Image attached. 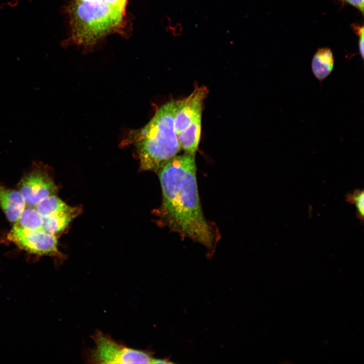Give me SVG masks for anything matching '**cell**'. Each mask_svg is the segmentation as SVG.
I'll return each instance as SVG.
<instances>
[{"mask_svg":"<svg viewBox=\"0 0 364 364\" xmlns=\"http://www.w3.org/2000/svg\"><path fill=\"white\" fill-rule=\"evenodd\" d=\"M43 217L38 212L34 207L26 206L15 225L30 230L42 229Z\"/></svg>","mask_w":364,"mask_h":364,"instance_id":"12","label":"cell"},{"mask_svg":"<svg viewBox=\"0 0 364 364\" xmlns=\"http://www.w3.org/2000/svg\"><path fill=\"white\" fill-rule=\"evenodd\" d=\"M169 357H166L164 358H154L152 363H173Z\"/></svg>","mask_w":364,"mask_h":364,"instance_id":"18","label":"cell"},{"mask_svg":"<svg viewBox=\"0 0 364 364\" xmlns=\"http://www.w3.org/2000/svg\"><path fill=\"white\" fill-rule=\"evenodd\" d=\"M202 111L200 112L189 126L177 135L180 149L185 152L195 154L200 139Z\"/></svg>","mask_w":364,"mask_h":364,"instance_id":"10","label":"cell"},{"mask_svg":"<svg viewBox=\"0 0 364 364\" xmlns=\"http://www.w3.org/2000/svg\"><path fill=\"white\" fill-rule=\"evenodd\" d=\"M208 93L207 87H196L187 97L179 100L174 117L177 135L185 129L196 115L203 110V104Z\"/></svg>","mask_w":364,"mask_h":364,"instance_id":"7","label":"cell"},{"mask_svg":"<svg viewBox=\"0 0 364 364\" xmlns=\"http://www.w3.org/2000/svg\"><path fill=\"white\" fill-rule=\"evenodd\" d=\"M343 3H346L358 9L362 13H363V0H341Z\"/></svg>","mask_w":364,"mask_h":364,"instance_id":"17","label":"cell"},{"mask_svg":"<svg viewBox=\"0 0 364 364\" xmlns=\"http://www.w3.org/2000/svg\"><path fill=\"white\" fill-rule=\"evenodd\" d=\"M33 166L21 179L18 186L26 206L35 207L46 197L55 195L57 191V186L46 167L40 162H35Z\"/></svg>","mask_w":364,"mask_h":364,"instance_id":"6","label":"cell"},{"mask_svg":"<svg viewBox=\"0 0 364 364\" xmlns=\"http://www.w3.org/2000/svg\"><path fill=\"white\" fill-rule=\"evenodd\" d=\"M95 346L87 356V361L94 363H152L153 353L133 349L119 343L101 331L92 336Z\"/></svg>","mask_w":364,"mask_h":364,"instance_id":"4","label":"cell"},{"mask_svg":"<svg viewBox=\"0 0 364 364\" xmlns=\"http://www.w3.org/2000/svg\"><path fill=\"white\" fill-rule=\"evenodd\" d=\"M0 207L9 221L16 223L26 204L19 191L7 189L0 185Z\"/></svg>","mask_w":364,"mask_h":364,"instance_id":"8","label":"cell"},{"mask_svg":"<svg viewBox=\"0 0 364 364\" xmlns=\"http://www.w3.org/2000/svg\"><path fill=\"white\" fill-rule=\"evenodd\" d=\"M78 207H70L68 209L43 217L42 230L55 235H60L68 228L70 223L80 212Z\"/></svg>","mask_w":364,"mask_h":364,"instance_id":"9","label":"cell"},{"mask_svg":"<svg viewBox=\"0 0 364 364\" xmlns=\"http://www.w3.org/2000/svg\"><path fill=\"white\" fill-rule=\"evenodd\" d=\"M334 56L328 48H320L313 56L311 69L314 76L321 82L332 72L334 67Z\"/></svg>","mask_w":364,"mask_h":364,"instance_id":"11","label":"cell"},{"mask_svg":"<svg viewBox=\"0 0 364 364\" xmlns=\"http://www.w3.org/2000/svg\"><path fill=\"white\" fill-rule=\"evenodd\" d=\"M363 195V191L356 190L352 194H348L347 197V200L349 202L355 204L358 217L361 220L363 219L364 211Z\"/></svg>","mask_w":364,"mask_h":364,"instance_id":"14","label":"cell"},{"mask_svg":"<svg viewBox=\"0 0 364 364\" xmlns=\"http://www.w3.org/2000/svg\"><path fill=\"white\" fill-rule=\"evenodd\" d=\"M123 13L103 0L76 1L69 8L72 40L82 45L96 42L121 25Z\"/></svg>","mask_w":364,"mask_h":364,"instance_id":"3","label":"cell"},{"mask_svg":"<svg viewBox=\"0 0 364 364\" xmlns=\"http://www.w3.org/2000/svg\"><path fill=\"white\" fill-rule=\"evenodd\" d=\"M7 238L19 249L29 253L50 256L60 260L64 259V254L59 250L57 236L42 230H26L14 225Z\"/></svg>","mask_w":364,"mask_h":364,"instance_id":"5","label":"cell"},{"mask_svg":"<svg viewBox=\"0 0 364 364\" xmlns=\"http://www.w3.org/2000/svg\"><path fill=\"white\" fill-rule=\"evenodd\" d=\"M70 207L56 195H53L42 200L34 207L42 217H45Z\"/></svg>","mask_w":364,"mask_h":364,"instance_id":"13","label":"cell"},{"mask_svg":"<svg viewBox=\"0 0 364 364\" xmlns=\"http://www.w3.org/2000/svg\"><path fill=\"white\" fill-rule=\"evenodd\" d=\"M352 28L359 37L358 49L361 58L363 59V27L359 25L352 24Z\"/></svg>","mask_w":364,"mask_h":364,"instance_id":"15","label":"cell"},{"mask_svg":"<svg viewBox=\"0 0 364 364\" xmlns=\"http://www.w3.org/2000/svg\"><path fill=\"white\" fill-rule=\"evenodd\" d=\"M162 191L158 215L163 223L183 238L209 249L218 234L205 218L200 201L195 154L176 155L157 171Z\"/></svg>","mask_w":364,"mask_h":364,"instance_id":"1","label":"cell"},{"mask_svg":"<svg viewBox=\"0 0 364 364\" xmlns=\"http://www.w3.org/2000/svg\"><path fill=\"white\" fill-rule=\"evenodd\" d=\"M179 100L161 106L143 127L130 130L123 143L135 148L140 168L156 172L180 150L174 117Z\"/></svg>","mask_w":364,"mask_h":364,"instance_id":"2","label":"cell"},{"mask_svg":"<svg viewBox=\"0 0 364 364\" xmlns=\"http://www.w3.org/2000/svg\"><path fill=\"white\" fill-rule=\"evenodd\" d=\"M108 5L116 7L124 12L127 0H103Z\"/></svg>","mask_w":364,"mask_h":364,"instance_id":"16","label":"cell"},{"mask_svg":"<svg viewBox=\"0 0 364 364\" xmlns=\"http://www.w3.org/2000/svg\"><path fill=\"white\" fill-rule=\"evenodd\" d=\"M78 1H84V0H78Z\"/></svg>","mask_w":364,"mask_h":364,"instance_id":"19","label":"cell"}]
</instances>
